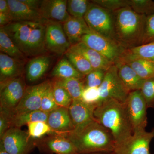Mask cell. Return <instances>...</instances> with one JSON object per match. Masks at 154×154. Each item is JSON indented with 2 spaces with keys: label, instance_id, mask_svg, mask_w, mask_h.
Masks as SVG:
<instances>
[{
  "label": "cell",
  "instance_id": "4",
  "mask_svg": "<svg viewBox=\"0 0 154 154\" xmlns=\"http://www.w3.org/2000/svg\"><path fill=\"white\" fill-rule=\"evenodd\" d=\"M84 19L91 31L117 42L114 33L113 11L91 1Z\"/></svg>",
  "mask_w": 154,
  "mask_h": 154
},
{
  "label": "cell",
  "instance_id": "30",
  "mask_svg": "<svg viewBox=\"0 0 154 154\" xmlns=\"http://www.w3.org/2000/svg\"><path fill=\"white\" fill-rule=\"evenodd\" d=\"M65 54L66 57L75 68L85 76L94 70L91 64L85 58L71 48H69Z\"/></svg>",
  "mask_w": 154,
  "mask_h": 154
},
{
  "label": "cell",
  "instance_id": "25",
  "mask_svg": "<svg viewBox=\"0 0 154 154\" xmlns=\"http://www.w3.org/2000/svg\"><path fill=\"white\" fill-rule=\"evenodd\" d=\"M51 62L48 56L42 55L33 57L26 66V78L29 82H33L41 79L47 71Z\"/></svg>",
  "mask_w": 154,
  "mask_h": 154
},
{
  "label": "cell",
  "instance_id": "22",
  "mask_svg": "<svg viewBox=\"0 0 154 154\" xmlns=\"http://www.w3.org/2000/svg\"><path fill=\"white\" fill-rule=\"evenodd\" d=\"M63 26L71 46L81 42L82 37L91 31L85 19L71 16Z\"/></svg>",
  "mask_w": 154,
  "mask_h": 154
},
{
  "label": "cell",
  "instance_id": "43",
  "mask_svg": "<svg viewBox=\"0 0 154 154\" xmlns=\"http://www.w3.org/2000/svg\"><path fill=\"white\" fill-rule=\"evenodd\" d=\"M21 2L31 8L39 11L42 1L39 0H20Z\"/></svg>",
  "mask_w": 154,
  "mask_h": 154
},
{
  "label": "cell",
  "instance_id": "24",
  "mask_svg": "<svg viewBox=\"0 0 154 154\" xmlns=\"http://www.w3.org/2000/svg\"><path fill=\"white\" fill-rule=\"evenodd\" d=\"M22 61L18 60L1 52L0 76L1 82L20 77L23 71Z\"/></svg>",
  "mask_w": 154,
  "mask_h": 154
},
{
  "label": "cell",
  "instance_id": "34",
  "mask_svg": "<svg viewBox=\"0 0 154 154\" xmlns=\"http://www.w3.org/2000/svg\"><path fill=\"white\" fill-rule=\"evenodd\" d=\"M129 7L140 15L147 16L154 13V2L151 0H129Z\"/></svg>",
  "mask_w": 154,
  "mask_h": 154
},
{
  "label": "cell",
  "instance_id": "18",
  "mask_svg": "<svg viewBox=\"0 0 154 154\" xmlns=\"http://www.w3.org/2000/svg\"><path fill=\"white\" fill-rule=\"evenodd\" d=\"M96 106L89 105L82 99H73L68 110L74 129L94 119Z\"/></svg>",
  "mask_w": 154,
  "mask_h": 154
},
{
  "label": "cell",
  "instance_id": "42",
  "mask_svg": "<svg viewBox=\"0 0 154 154\" xmlns=\"http://www.w3.org/2000/svg\"><path fill=\"white\" fill-rule=\"evenodd\" d=\"M11 128V119L5 113L1 112L0 115V137H2L8 129Z\"/></svg>",
  "mask_w": 154,
  "mask_h": 154
},
{
  "label": "cell",
  "instance_id": "15",
  "mask_svg": "<svg viewBox=\"0 0 154 154\" xmlns=\"http://www.w3.org/2000/svg\"><path fill=\"white\" fill-rule=\"evenodd\" d=\"M35 22H12L4 27H2L25 55L27 43Z\"/></svg>",
  "mask_w": 154,
  "mask_h": 154
},
{
  "label": "cell",
  "instance_id": "44",
  "mask_svg": "<svg viewBox=\"0 0 154 154\" xmlns=\"http://www.w3.org/2000/svg\"><path fill=\"white\" fill-rule=\"evenodd\" d=\"M12 22L11 16L8 14L0 13V25L1 27H4Z\"/></svg>",
  "mask_w": 154,
  "mask_h": 154
},
{
  "label": "cell",
  "instance_id": "8",
  "mask_svg": "<svg viewBox=\"0 0 154 154\" xmlns=\"http://www.w3.org/2000/svg\"><path fill=\"white\" fill-rule=\"evenodd\" d=\"M124 104L133 133L146 130L148 107L140 91L130 92Z\"/></svg>",
  "mask_w": 154,
  "mask_h": 154
},
{
  "label": "cell",
  "instance_id": "9",
  "mask_svg": "<svg viewBox=\"0 0 154 154\" xmlns=\"http://www.w3.org/2000/svg\"><path fill=\"white\" fill-rule=\"evenodd\" d=\"M154 138V129L151 131L146 130L134 132L123 142L115 145L114 154H150V144Z\"/></svg>",
  "mask_w": 154,
  "mask_h": 154
},
{
  "label": "cell",
  "instance_id": "26",
  "mask_svg": "<svg viewBox=\"0 0 154 154\" xmlns=\"http://www.w3.org/2000/svg\"><path fill=\"white\" fill-rule=\"evenodd\" d=\"M51 75L56 79L75 78L84 79L85 78L75 68L66 57L63 58L58 62L53 69Z\"/></svg>",
  "mask_w": 154,
  "mask_h": 154
},
{
  "label": "cell",
  "instance_id": "28",
  "mask_svg": "<svg viewBox=\"0 0 154 154\" xmlns=\"http://www.w3.org/2000/svg\"><path fill=\"white\" fill-rule=\"evenodd\" d=\"M0 49L1 52L18 60L22 61L26 57L12 41L2 27L0 28Z\"/></svg>",
  "mask_w": 154,
  "mask_h": 154
},
{
  "label": "cell",
  "instance_id": "46",
  "mask_svg": "<svg viewBox=\"0 0 154 154\" xmlns=\"http://www.w3.org/2000/svg\"><path fill=\"white\" fill-rule=\"evenodd\" d=\"M0 154H10L5 150V149L1 145V148H0Z\"/></svg>",
  "mask_w": 154,
  "mask_h": 154
},
{
  "label": "cell",
  "instance_id": "35",
  "mask_svg": "<svg viewBox=\"0 0 154 154\" xmlns=\"http://www.w3.org/2000/svg\"><path fill=\"white\" fill-rule=\"evenodd\" d=\"M28 133L32 138H39L48 133H52L47 122L38 121L31 122L27 125Z\"/></svg>",
  "mask_w": 154,
  "mask_h": 154
},
{
  "label": "cell",
  "instance_id": "16",
  "mask_svg": "<svg viewBox=\"0 0 154 154\" xmlns=\"http://www.w3.org/2000/svg\"><path fill=\"white\" fill-rule=\"evenodd\" d=\"M52 134H66L74 130L68 108L59 107L48 114L47 122Z\"/></svg>",
  "mask_w": 154,
  "mask_h": 154
},
{
  "label": "cell",
  "instance_id": "41",
  "mask_svg": "<svg viewBox=\"0 0 154 154\" xmlns=\"http://www.w3.org/2000/svg\"><path fill=\"white\" fill-rule=\"evenodd\" d=\"M81 99L87 104L97 107L99 99V88H85Z\"/></svg>",
  "mask_w": 154,
  "mask_h": 154
},
{
  "label": "cell",
  "instance_id": "38",
  "mask_svg": "<svg viewBox=\"0 0 154 154\" xmlns=\"http://www.w3.org/2000/svg\"><path fill=\"white\" fill-rule=\"evenodd\" d=\"M60 107L57 104L53 92L52 85L45 93L42 99L40 110L46 113H50Z\"/></svg>",
  "mask_w": 154,
  "mask_h": 154
},
{
  "label": "cell",
  "instance_id": "39",
  "mask_svg": "<svg viewBox=\"0 0 154 154\" xmlns=\"http://www.w3.org/2000/svg\"><path fill=\"white\" fill-rule=\"evenodd\" d=\"M91 2L113 12L129 7V0H93Z\"/></svg>",
  "mask_w": 154,
  "mask_h": 154
},
{
  "label": "cell",
  "instance_id": "6",
  "mask_svg": "<svg viewBox=\"0 0 154 154\" xmlns=\"http://www.w3.org/2000/svg\"><path fill=\"white\" fill-rule=\"evenodd\" d=\"M99 89V99L97 106L108 99H115L125 103L130 93L119 76L115 64L106 71L105 78Z\"/></svg>",
  "mask_w": 154,
  "mask_h": 154
},
{
  "label": "cell",
  "instance_id": "23",
  "mask_svg": "<svg viewBox=\"0 0 154 154\" xmlns=\"http://www.w3.org/2000/svg\"><path fill=\"white\" fill-rule=\"evenodd\" d=\"M119 60L129 65L143 79L154 78V62L131 55L125 52Z\"/></svg>",
  "mask_w": 154,
  "mask_h": 154
},
{
  "label": "cell",
  "instance_id": "27",
  "mask_svg": "<svg viewBox=\"0 0 154 154\" xmlns=\"http://www.w3.org/2000/svg\"><path fill=\"white\" fill-rule=\"evenodd\" d=\"M48 113L41 110L30 111L13 116L11 119V128H20L31 122L41 121L47 122Z\"/></svg>",
  "mask_w": 154,
  "mask_h": 154
},
{
  "label": "cell",
  "instance_id": "32",
  "mask_svg": "<svg viewBox=\"0 0 154 154\" xmlns=\"http://www.w3.org/2000/svg\"><path fill=\"white\" fill-rule=\"evenodd\" d=\"M125 52L141 58L154 62V42L125 49Z\"/></svg>",
  "mask_w": 154,
  "mask_h": 154
},
{
  "label": "cell",
  "instance_id": "36",
  "mask_svg": "<svg viewBox=\"0 0 154 154\" xmlns=\"http://www.w3.org/2000/svg\"><path fill=\"white\" fill-rule=\"evenodd\" d=\"M106 71L100 69L93 70L85 76L84 79L85 88H99L105 78Z\"/></svg>",
  "mask_w": 154,
  "mask_h": 154
},
{
  "label": "cell",
  "instance_id": "29",
  "mask_svg": "<svg viewBox=\"0 0 154 154\" xmlns=\"http://www.w3.org/2000/svg\"><path fill=\"white\" fill-rule=\"evenodd\" d=\"M84 79H56L54 82L65 89L73 99H81L85 88Z\"/></svg>",
  "mask_w": 154,
  "mask_h": 154
},
{
  "label": "cell",
  "instance_id": "20",
  "mask_svg": "<svg viewBox=\"0 0 154 154\" xmlns=\"http://www.w3.org/2000/svg\"><path fill=\"white\" fill-rule=\"evenodd\" d=\"M114 64L117 67L119 76L128 92L140 91L145 80L122 61L119 60Z\"/></svg>",
  "mask_w": 154,
  "mask_h": 154
},
{
  "label": "cell",
  "instance_id": "10",
  "mask_svg": "<svg viewBox=\"0 0 154 154\" xmlns=\"http://www.w3.org/2000/svg\"><path fill=\"white\" fill-rule=\"evenodd\" d=\"M51 85L52 83L46 81L38 85L27 87L24 96L12 113L11 119L15 116L40 110L42 97Z\"/></svg>",
  "mask_w": 154,
  "mask_h": 154
},
{
  "label": "cell",
  "instance_id": "17",
  "mask_svg": "<svg viewBox=\"0 0 154 154\" xmlns=\"http://www.w3.org/2000/svg\"><path fill=\"white\" fill-rule=\"evenodd\" d=\"M45 20L35 22L26 47L25 55L37 57L46 51Z\"/></svg>",
  "mask_w": 154,
  "mask_h": 154
},
{
  "label": "cell",
  "instance_id": "19",
  "mask_svg": "<svg viewBox=\"0 0 154 154\" xmlns=\"http://www.w3.org/2000/svg\"><path fill=\"white\" fill-rule=\"evenodd\" d=\"M12 22H38L44 20L38 10L31 8L20 0H7Z\"/></svg>",
  "mask_w": 154,
  "mask_h": 154
},
{
  "label": "cell",
  "instance_id": "21",
  "mask_svg": "<svg viewBox=\"0 0 154 154\" xmlns=\"http://www.w3.org/2000/svg\"><path fill=\"white\" fill-rule=\"evenodd\" d=\"M70 48L82 54L89 61L94 69L107 71L114 64L109 61L105 57L90 48L82 42L72 45Z\"/></svg>",
  "mask_w": 154,
  "mask_h": 154
},
{
  "label": "cell",
  "instance_id": "13",
  "mask_svg": "<svg viewBox=\"0 0 154 154\" xmlns=\"http://www.w3.org/2000/svg\"><path fill=\"white\" fill-rule=\"evenodd\" d=\"M36 146L40 151L54 154H78L76 149L71 141L65 137L52 134L38 140Z\"/></svg>",
  "mask_w": 154,
  "mask_h": 154
},
{
  "label": "cell",
  "instance_id": "11",
  "mask_svg": "<svg viewBox=\"0 0 154 154\" xmlns=\"http://www.w3.org/2000/svg\"><path fill=\"white\" fill-rule=\"evenodd\" d=\"M28 132L20 128L11 127L1 138V145L10 154H28L32 147Z\"/></svg>",
  "mask_w": 154,
  "mask_h": 154
},
{
  "label": "cell",
  "instance_id": "2",
  "mask_svg": "<svg viewBox=\"0 0 154 154\" xmlns=\"http://www.w3.org/2000/svg\"><path fill=\"white\" fill-rule=\"evenodd\" d=\"M94 118L112 134L116 145L123 142L133 134L124 103L114 99L105 100L95 108Z\"/></svg>",
  "mask_w": 154,
  "mask_h": 154
},
{
  "label": "cell",
  "instance_id": "31",
  "mask_svg": "<svg viewBox=\"0 0 154 154\" xmlns=\"http://www.w3.org/2000/svg\"><path fill=\"white\" fill-rule=\"evenodd\" d=\"M91 3L88 0H68V12L71 17L84 19Z\"/></svg>",
  "mask_w": 154,
  "mask_h": 154
},
{
  "label": "cell",
  "instance_id": "37",
  "mask_svg": "<svg viewBox=\"0 0 154 154\" xmlns=\"http://www.w3.org/2000/svg\"><path fill=\"white\" fill-rule=\"evenodd\" d=\"M140 91L148 108L154 109V78L145 80Z\"/></svg>",
  "mask_w": 154,
  "mask_h": 154
},
{
  "label": "cell",
  "instance_id": "7",
  "mask_svg": "<svg viewBox=\"0 0 154 154\" xmlns=\"http://www.w3.org/2000/svg\"><path fill=\"white\" fill-rule=\"evenodd\" d=\"M81 42L113 64L119 60L126 49L116 42L105 38L91 30L82 37Z\"/></svg>",
  "mask_w": 154,
  "mask_h": 154
},
{
  "label": "cell",
  "instance_id": "45",
  "mask_svg": "<svg viewBox=\"0 0 154 154\" xmlns=\"http://www.w3.org/2000/svg\"><path fill=\"white\" fill-rule=\"evenodd\" d=\"M0 13L10 15V8L7 0H0Z\"/></svg>",
  "mask_w": 154,
  "mask_h": 154
},
{
  "label": "cell",
  "instance_id": "47",
  "mask_svg": "<svg viewBox=\"0 0 154 154\" xmlns=\"http://www.w3.org/2000/svg\"><path fill=\"white\" fill-rule=\"evenodd\" d=\"M81 154H114L113 152H96L91 153Z\"/></svg>",
  "mask_w": 154,
  "mask_h": 154
},
{
  "label": "cell",
  "instance_id": "40",
  "mask_svg": "<svg viewBox=\"0 0 154 154\" xmlns=\"http://www.w3.org/2000/svg\"><path fill=\"white\" fill-rule=\"evenodd\" d=\"M153 42H154V13L146 16V17L142 45Z\"/></svg>",
  "mask_w": 154,
  "mask_h": 154
},
{
  "label": "cell",
  "instance_id": "14",
  "mask_svg": "<svg viewBox=\"0 0 154 154\" xmlns=\"http://www.w3.org/2000/svg\"><path fill=\"white\" fill-rule=\"evenodd\" d=\"M39 12L44 20L60 23H64L70 17L66 0H43Z\"/></svg>",
  "mask_w": 154,
  "mask_h": 154
},
{
  "label": "cell",
  "instance_id": "1",
  "mask_svg": "<svg viewBox=\"0 0 154 154\" xmlns=\"http://www.w3.org/2000/svg\"><path fill=\"white\" fill-rule=\"evenodd\" d=\"M62 136L72 142L78 154L113 152L115 149L112 134L95 119Z\"/></svg>",
  "mask_w": 154,
  "mask_h": 154
},
{
  "label": "cell",
  "instance_id": "33",
  "mask_svg": "<svg viewBox=\"0 0 154 154\" xmlns=\"http://www.w3.org/2000/svg\"><path fill=\"white\" fill-rule=\"evenodd\" d=\"M53 92L54 100L59 107L69 108L73 99L65 89L54 82L52 83Z\"/></svg>",
  "mask_w": 154,
  "mask_h": 154
},
{
  "label": "cell",
  "instance_id": "12",
  "mask_svg": "<svg viewBox=\"0 0 154 154\" xmlns=\"http://www.w3.org/2000/svg\"><path fill=\"white\" fill-rule=\"evenodd\" d=\"M45 41L46 49L58 54L62 55L71 46L63 26L60 22L45 20Z\"/></svg>",
  "mask_w": 154,
  "mask_h": 154
},
{
  "label": "cell",
  "instance_id": "5",
  "mask_svg": "<svg viewBox=\"0 0 154 154\" xmlns=\"http://www.w3.org/2000/svg\"><path fill=\"white\" fill-rule=\"evenodd\" d=\"M26 87L21 77L1 82V112L11 115L25 94Z\"/></svg>",
  "mask_w": 154,
  "mask_h": 154
},
{
  "label": "cell",
  "instance_id": "3",
  "mask_svg": "<svg viewBox=\"0 0 154 154\" xmlns=\"http://www.w3.org/2000/svg\"><path fill=\"white\" fill-rule=\"evenodd\" d=\"M114 33L117 42L125 49L141 45L145 26V15L130 7L113 11Z\"/></svg>",
  "mask_w": 154,
  "mask_h": 154
}]
</instances>
